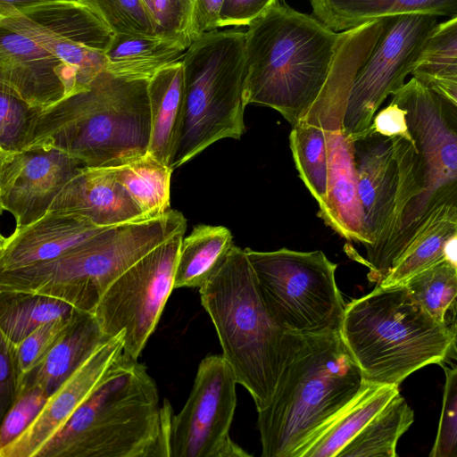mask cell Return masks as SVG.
<instances>
[{
  "label": "cell",
  "instance_id": "7dc6e473",
  "mask_svg": "<svg viewBox=\"0 0 457 457\" xmlns=\"http://www.w3.org/2000/svg\"><path fill=\"white\" fill-rule=\"evenodd\" d=\"M444 257L457 270V233L450 237L444 246Z\"/></svg>",
  "mask_w": 457,
  "mask_h": 457
},
{
  "label": "cell",
  "instance_id": "e575fe53",
  "mask_svg": "<svg viewBox=\"0 0 457 457\" xmlns=\"http://www.w3.org/2000/svg\"><path fill=\"white\" fill-rule=\"evenodd\" d=\"M113 35H157L143 0H80Z\"/></svg>",
  "mask_w": 457,
  "mask_h": 457
},
{
  "label": "cell",
  "instance_id": "74e56055",
  "mask_svg": "<svg viewBox=\"0 0 457 457\" xmlns=\"http://www.w3.org/2000/svg\"><path fill=\"white\" fill-rule=\"evenodd\" d=\"M445 370L442 409L430 457H457V366Z\"/></svg>",
  "mask_w": 457,
  "mask_h": 457
},
{
  "label": "cell",
  "instance_id": "e0dca14e",
  "mask_svg": "<svg viewBox=\"0 0 457 457\" xmlns=\"http://www.w3.org/2000/svg\"><path fill=\"white\" fill-rule=\"evenodd\" d=\"M400 137L376 133L354 140L358 191L370 244L361 258L369 270L391 235L402 182Z\"/></svg>",
  "mask_w": 457,
  "mask_h": 457
},
{
  "label": "cell",
  "instance_id": "7c38bea8",
  "mask_svg": "<svg viewBox=\"0 0 457 457\" xmlns=\"http://www.w3.org/2000/svg\"><path fill=\"white\" fill-rule=\"evenodd\" d=\"M0 26L30 38L72 68L82 91L105 71L104 52L113 34L80 0L0 5Z\"/></svg>",
  "mask_w": 457,
  "mask_h": 457
},
{
  "label": "cell",
  "instance_id": "681fc988",
  "mask_svg": "<svg viewBox=\"0 0 457 457\" xmlns=\"http://www.w3.org/2000/svg\"></svg>",
  "mask_w": 457,
  "mask_h": 457
},
{
  "label": "cell",
  "instance_id": "ffe728a7",
  "mask_svg": "<svg viewBox=\"0 0 457 457\" xmlns=\"http://www.w3.org/2000/svg\"><path fill=\"white\" fill-rule=\"evenodd\" d=\"M107 228L77 213L49 210L35 222L1 237L0 271L52 261Z\"/></svg>",
  "mask_w": 457,
  "mask_h": 457
},
{
  "label": "cell",
  "instance_id": "1f68e13d",
  "mask_svg": "<svg viewBox=\"0 0 457 457\" xmlns=\"http://www.w3.org/2000/svg\"><path fill=\"white\" fill-rule=\"evenodd\" d=\"M289 143L299 177L319 206L323 205L328 183L325 129L318 121L306 117L292 126Z\"/></svg>",
  "mask_w": 457,
  "mask_h": 457
},
{
  "label": "cell",
  "instance_id": "4fadbf2b",
  "mask_svg": "<svg viewBox=\"0 0 457 457\" xmlns=\"http://www.w3.org/2000/svg\"><path fill=\"white\" fill-rule=\"evenodd\" d=\"M353 73L337 65L304 118L318 121L326 132L328 156V195L318 216L347 241L370 244L358 191L354 141L344 129ZM303 118V119H304Z\"/></svg>",
  "mask_w": 457,
  "mask_h": 457
},
{
  "label": "cell",
  "instance_id": "ee69618b",
  "mask_svg": "<svg viewBox=\"0 0 457 457\" xmlns=\"http://www.w3.org/2000/svg\"><path fill=\"white\" fill-rule=\"evenodd\" d=\"M225 0H195L189 35L192 42L220 28V14Z\"/></svg>",
  "mask_w": 457,
  "mask_h": 457
},
{
  "label": "cell",
  "instance_id": "83f0119b",
  "mask_svg": "<svg viewBox=\"0 0 457 457\" xmlns=\"http://www.w3.org/2000/svg\"><path fill=\"white\" fill-rule=\"evenodd\" d=\"M457 233V206L439 207L422 231L395 262L386 277L378 283L394 286L445 260L444 246Z\"/></svg>",
  "mask_w": 457,
  "mask_h": 457
},
{
  "label": "cell",
  "instance_id": "7bdbcfd3",
  "mask_svg": "<svg viewBox=\"0 0 457 457\" xmlns=\"http://www.w3.org/2000/svg\"><path fill=\"white\" fill-rule=\"evenodd\" d=\"M370 132L386 137H401L408 140L413 139L406 111L393 101L375 114L369 133Z\"/></svg>",
  "mask_w": 457,
  "mask_h": 457
},
{
  "label": "cell",
  "instance_id": "6da1fadb",
  "mask_svg": "<svg viewBox=\"0 0 457 457\" xmlns=\"http://www.w3.org/2000/svg\"><path fill=\"white\" fill-rule=\"evenodd\" d=\"M343 32L278 2L245 32V98L295 126L322 91Z\"/></svg>",
  "mask_w": 457,
  "mask_h": 457
},
{
  "label": "cell",
  "instance_id": "2e32d148",
  "mask_svg": "<svg viewBox=\"0 0 457 457\" xmlns=\"http://www.w3.org/2000/svg\"><path fill=\"white\" fill-rule=\"evenodd\" d=\"M85 166L51 146L0 151V205L15 219V229L42 218L65 185Z\"/></svg>",
  "mask_w": 457,
  "mask_h": 457
},
{
  "label": "cell",
  "instance_id": "3957f363",
  "mask_svg": "<svg viewBox=\"0 0 457 457\" xmlns=\"http://www.w3.org/2000/svg\"><path fill=\"white\" fill-rule=\"evenodd\" d=\"M148 81L103 71L87 90L38 113L27 147H54L85 167H115L145 155L151 135Z\"/></svg>",
  "mask_w": 457,
  "mask_h": 457
},
{
  "label": "cell",
  "instance_id": "ac0fdd59",
  "mask_svg": "<svg viewBox=\"0 0 457 457\" xmlns=\"http://www.w3.org/2000/svg\"><path fill=\"white\" fill-rule=\"evenodd\" d=\"M124 337L121 331L102 343L49 396L34 422L0 450V457H35L104 381L134 360L124 352Z\"/></svg>",
  "mask_w": 457,
  "mask_h": 457
},
{
  "label": "cell",
  "instance_id": "5b68a950",
  "mask_svg": "<svg viewBox=\"0 0 457 457\" xmlns=\"http://www.w3.org/2000/svg\"><path fill=\"white\" fill-rule=\"evenodd\" d=\"M366 382L341 332L304 336L271 402L258 411L262 456L294 457Z\"/></svg>",
  "mask_w": 457,
  "mask_h": 457
},
{
  "label": "cell",
  "instance_id": "9a60e30c",
  "mask_svg": "<svg viewBox=\"0 0 457 457\" xmlns=\"http://www.w3.org/2000/svg\"><path fill=\"white\" fill-rule=\"evenodd\" d=\"M236 376L221 355L200 362L190 395L170 423V457L251 456L229 436L236 405Z\"/></svg>",
  "mask_w": 457,
  "mask_h": 457
},
{
  "label": "cell",
  "instance_id": "bcb514c9",
  "mask_svg": "<svg viewBox=\"0 0 457 457\" xmlns=\"http://www.w3.org/2000/svg\"><path fill=\"white\" fill-rule=\"evenodd\" d=\"M453 75H457V54L443 59L419 62L411 72V76L418 79Z\"/></svg>",
  "mask_w": 457,
  "mask_h": 457
},
{
  "label": "cell",
  "instance_id": "b9f144b4",
  "mask_svg": "<svg viewBox=\"0 0 457 457\" xmlns=\"http://www.w3.org/2000/svg\"><path fill=\"white\" fill-rule=\"evenodd\" d=\"M278 2L279 0H225L220 14V28L248 26Z\"/></svg>",
  "mask_w": 457,
  "mask_h": 457
},
{
  "label": "cell",
  "instance_id": "603a6c76",
  "mask_svg": "<svg viewBox=\"0 0 457 457\" xmlns=\"http://www.w3.org/2000/svg\"><path fill=\"white\" fill-rule=\"evenodd\" d=\"M397 393L399 386L366 382L357 395L310 437L294 457H338L345 446Z\"/></svg>",
  "mask_w": 457,
  "mask_h": 457
},
{
  "label": "cell",
  "instance_id": "44dd1931",
  "mask_svg": "<svg viewBox=\"0 0 457 457\" xmlns=\"http://www.w3.org/2000/svg\"><path fill=\"white\" fill-rule=\"evenodd\" d=\"M50 210L79 214L110 228L146 218L112 167H84L62 189Z\"/></svg>",
  "mask_w": 457,
  "mask_h": 457
},
{
  "label": "cell",
  "instance_id": "d6a6232c",
  "mask_svg": "<svg viewBox=\"0 0 457 457\" xmlns=\"http://www.w3.org/2000/svg\"><path fill=\"white\" fill-rule=\"evenodd\" d=\"M422 307L438 322L457 298V270L445 260L403 283Z\"/></svg>",
  "mask_w": 457,
  "mask_h": 457
},
{
  "label": "cell",
  "instance_id": "d590c367",
  "mask_svg": "<svg viewBox=\"0 0 457 457\" xmlns=\"http://www.w3.org/2000/svg\"><path fill=\"white\" fill-rule=\"evenodd\" d=\"M50 395L41 386L24 382L22 389L2 418L0 450L16 440L37 418Z\"/></svg>",
  "mask_w": 457,
  "mask_h": 457
},
{
  "label": "cell",
  "instance_id": "52a82bcc",
  "mask_svg": "<svg viewBox=\"0 0 457 457\" xmlns=\"http://www.w3.org/2000/svg\"><path fill=\"white\" fill-rule=\"evenodd\" d=\"M391 101L402 106L416 144L398 203V225L375 282L395 262L445 204L457 206V115L428 84L412 77Z\"/></svg>",
  "mask_w": 457,
  "mask_h": 457
},
{
  "label": "cell",
  "instance_id": "484cf974",
  "mask_svg": "<svg viewBox=\"0 0 457 457\" xmlns=\"http://www.w3.org/2000/svg\"><path fill=\"white\" fill-rule=\"evenodd\" d=\"M189 46L158 35H113L104 52L105 71L129 80H149L162 68L181 61Z\"/></svg>",
  "mask_w": 457,
  "mask_h": 457
},
{
  "label": "cell",
  "instance_id": "4316f807",
  "mask_svg": "<svg viewBox=\"0 0 457 457\" xmlns=\"http://www.w3.org/2000/svg\"><path fill=\"white\" fill-rule=\"evenodd\" d=\"M233 236L224 226L200 224L181 242L174 289L201 287L221 267L233 247Z\"/></svg>",
  "mask_w": 457,
  "mask_h": 457
},
{
  "label": "cell",
  "instance_id": "60d3db41",
  "mask_svg": "<svg viewBox=\"0 0 457 457\" xmlns=\"http://www.w3.org/2000/svg\"><path fill=\"white\" fill-rule=\"evenodd\" d=\"M456 54L457 15L443 22H438L428 38L418 62L447 58Z\"/></svg>",
  "mask_w": 457,
  "mask_h": 457
},
{
  "label": "cell",
  "instance_id": "7402d4cb",
  "mask_svg": "<svg viewBox=\"0 0 457 457\" xmlns=\"http://www.w3.org/2000/svg\"><path fill=\"white\" fill-rule=\"evenodd\" d=\"M108 338L93 313L76 309L65 328L24 382L37 385L51 395Z\"/></svg>",
  "mask_w": 457,
  "mask_h": 457
},
{
  "label": "cell",
  "instance_id": "f6af8a7d",
  "mask_svg": "<svg viewBox=\"0 0 457 457\" xmlns=\"http://www.w3.org/2000/svg\"><path fill=\"white\" fill-rule=\"evenodd\" d=\"M419 79L438 94L446 106L457 115V75L428 76Z\"/></svg>",
  "mask_w": 457,
  "mask_h": 457
},
{
  "label": "cell",
  "instance_id": "f1b7e54d",
  "mask_svg": "<svg viewBox=\"0 0 457 457\" xmlns=\"http://www.w3.org/2000/svg\"><path fill=\"white\" fill-rule=\"evenodd\" d=\"M75 310L54 296L0 290V334L17 345L42 325L71 316Z\"/></svg>",
  "mask_w": 457,
  "mask_h": 457
},
{
  "label": "cell",
  "instance_id": "8fae6325",
  "mask_svg": "<svg viewBox=\"0 0 457 457\" xmlns=\"http://www.w3.org/2000/svg\"><path fill=\"white\" fill-rule=\"evenodd\" d=\"M185 232L161 243L126 270L107 288L93 312L106 337L125 331L124 352L134 360L154 331L174 289Z\"/></svg>",
  "mask_w": 457,
  "mask_h": 457
},
{
  "label": "cell",
  "instance_id": "277c9868",
  "mask_svg": "<svg viewBox=\"0 0 457 457\" xmlns=\"http://www.w3.org/2000/svg\"><path fill=\"white\" fill-rule=\"evenodd\" d=\"M173 416L146 367L131 360L112 375L35 457H170Z\"/></svg>",
  "mask_w": 457,
  "mask_h": 457
},
{
  "label": "cell",
  "instance_id": "ab89813d",
  "mask_svg": "<svg viewBox=\"0 0 457 457\" xmlns=\"http://www.w3.org/2000/svg\"><path fill=\"white\" fill-rule=\"evenodd\" d=\"M23 386L14 358L13 344L0 334V415L11 408Z\"/></svg>",
  "mask_w": 457,
  "mask_h": 457
},
{
  "label": "cell",
  "instance_id": "d4e9b609",
  "mask_svg": "<svg viewBox=\"0 0 457 457\" xmlns=\"http://www.w3.org/2000/svg\"><path fill=\"white\" fill-rule=\"evenodd\" d=\"M314 16L335 32H344L367 22L403 14L452 18L457 0H309Z\"/></svg>",
  "mask_w": 457,
  "mask_h": 457
},
{
  "label": "cell",
  "instance_id": "f35d334b",
  "mask_svg": "<svg viewBox=\"0 0 457 457\" xmlns=\"http://www.w3.org/2000/svg\"><path fill=\"white\" fill-rule=\"evenodd\" d=\"M72 314L44 324L30 333L19 344H13L14 358L23 382L25 378L37 366L47 353L69 323Z\"/></svg>",
  "mask_w": 457,
  "mask_h": 457
},
{
  "label": "cell",
  "instance_id": "30bf717a",
  "mask_svg": "<svg viewBox=\"0 0 457 457\" xmlns=\"http://www.w3.org/2000/svg\"><path fill=\"white\" fill-rule=\"evenodd\" d=\"M259 293L273 319L300 336L340 332L346 303L337 286V264L316 250L245 248Z\"/></svg>",
  "mask_w": 457,
  "mask_h": 457
},
{
  "label": "cell",
  "instance_id": "cb8c5ba5",
  "mask_svg": "<svg viewBox=\"0 0 457 457\" xmlns=\"http://www.w3.org/2000/svg\"><path fill=\"white\" fill-rule=\"evenodd\" d=\"M151 155L171 168L183 120L185 83L182 60L160 70L148 81Z\"/></svg>",
  "mask_w": 457,
  "mask_h": 457
},
{
  "label": "cell",
  "instance_id": "8992f818",
  "mask_svg": "<svg viewBox=\"0 0 457 457\" xmlns=\"http://www.w3.org/2000/svg\"><path fill=\"white\" fill-rule=\"evenodd\" d=\"M340 332L365 380L378 385L399 386L457 344V328L436 321L404 284H377L347 303Z\"/></svg>",
  "mask_w": 457,
  "mask_h": 457
},
{
  "label": "cell",
  "instance_id": "5bb4252c",
  "mask_svg": "<svg viewBox=\"0 0 457 457\" xmlns=\"http://www.w3.org/2000/svg\"><path fill=\"white\" fill-rule=\"evenodd\" d=\"M437 24V17L432 15L387 17L383 33L351 89L344 129L353 141L369 134L381 104L404 85Z\"/></svg>",
  "mask_w": 457,
  "mask_h": 457
},
{
  "label": "cell",
  "instance_id": "9c48e42d",
  "mask_svg": "<svg viewBox=\"0 0 457 457\" xmlns=\"http://www.w3.org/2000/svg\"><path fill=\"white\" fill-rule=\"evenodd\" d=\"M245 32L217 29L197 37L186 51L184 112L173 170L213 143L245 133Z\"/></svg>",
  "mask_w": 457,
  "mask_h": 457
},
{
  "label": "cell",
  "instance_id": "d6986e66",
  "mask_svg": "<svg viewBox=\"0 0 457 457\" xmlns=\"http://www.w3.org/2000/svg\"><path fill=\"white\" fill-rule=\"evenodd\" d=\"M0 84L41 111L82 92L72 68L30 38L1 26Z\"/></svg>",
  "mask_w": 457,
  "mask_h": 457
},
{
  "label": "cell",
  "instance_id": "836d02e7",
  "mask_svg": "<svg viewBox=\"0 0 457 457\" xmlns=\"http://www.w3.org/2000/svg\"><path fill=\"white\" fill-rule=\"evenodd\" d=\"M40 112L0 84V151L25 149Z\"/></svg>",
  "mask_w": 457,
  "mask_h": 457
},
{
  "label": "cell",
  "instance_id": "f546056e",
  "mask_svg": "<svg viewBox=\"0 0 457 457\" xmlns=\"http://www.w3.org/2000/svg\"><path fill=\"white\" fill-rule=\"evenodd\" d=\"M414 420V412L397 393L345 446L338 457H395L401 436Z\"/></svg>",
  "mask_w": 457,
  "mask_h": 457
},
{
  "label": "cell",
  "instance_id": "c3c4849f",
  "mask_svg": "<svg viewBox=\"0 0 457 457\" xmlns=\"http://www.w3.org/2000/svg\"><path fill=\"white\" fill-rule=\"evenodd\" d=\"M55 1L63 0H0V5H8L14 8H23Z\"/></svg>",
  "mask_w": 457,
  "mask_h": 457
},
{
  "label": "cell",
  "instance_id": "ba28073f",
  "mask_svg": "<svg viewBox=\"0 0 457 457\" xmlns=\"http://www.w3.org/2000/svg\"><path fill=\"white\" fill-rule=\"evenodd\" d=\"M176 210L109 228L49 262L0 271V290L54 296L91 312L107 288L153 248L186 231Z\"/></svg>",
  "mask_w": 457,
  "mask_h": 457
},
{
  "label": "cell",
  "instance_id": "4dcf8cb0",
  "mask_svg": "<svg viewBox=\"0 0 457 457\" xmlns=\"http://www.w3.org/2000/svg\"><path fill=\"white\" fill-rule=\"evenodd\" d=\"M112 169L146 218L170 209V167L146 153Z\"/></svg>",
  "mask_w": 457,
  "mask_h": 457
},
{
  "label": "cell",
  "instance_id": "7a4b0ae2",
  "mask_svg": "<svg viewBox=\"0 0 457 457\" xmlns=\"http://www.w3.org/2000/svg\"><path fill=\"white\" fill-rule=\"evenodd\" d=\"M237 384L250 393L257 411L266 408L279 378L304 336L280 326L267 309L245 250L233 245L217 272L200 288Z\"/></svg>",
  "mask_w": 457,
  "mask_h": 457
},
{
  "label": "cell",
  "instance_id": "8d00e7d4",
  "mask_svg": "<svg viewBox=\"0 0 457 457\" xmlns=\"http://www.w3.org/2000/svg\"><path fill=\"white\" fill-rule=\"evenodd\" d=\"M151 14L158 36L177 38L188 46L195 0H143Z\"/></svg>",
  "mask_w": 457,
  "mask_h": 457
}]
</instances>
